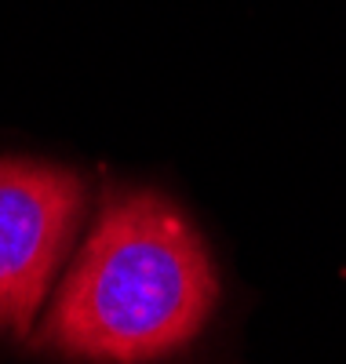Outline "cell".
<instances>
[{
    "mask_svg": "<svg viewBox=\"0 0 346 364\" xmlns=\"http://www.w3.org/2000/svg\"><path fill=\"white\" fill-rule=\"evenodd\" d=\"M219 302V273L204 237L161 190H106L73 252L37 350L70 360L139 364L186 350Z\"/></svg>",
    "mask_w": 346,
    "mask_h": 364,
    "instance_id": "1",
    "label": "cell"
},
{
    "mask_svg": "<svg viewBox=\"0 0 346 364\" xmlns=\"http://www.w3.org/2000/svg\"><path fill=\"white\" fill-rule=\"evenodd\" d=\"M88 219V178L37 157H0V339L26 343Z\"/></svg>",
    "mask_w": 346,
    "mask_h": 364,
    "instance_id": "2",
    "label": "cell"
}]
</instances>
